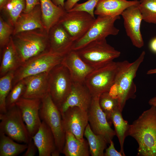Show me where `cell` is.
<instances>
[{
  "mask_svg": "<svg viewBox=\"0 0 156 156\" xmlns=\"http://www.w3.org/2000/svg\"><path fill=\"white\" fill-rule=\"evenodd\" d=\"M111 121L115 128L120 146V152L123 156H125L124 151V144L126 137L128 136L130 125L128 121L124 119L122 112L119 109L115 110L112 114Z\"/></svg>",
  "mask_w": 156,
  "mask_h": 156,
  "instance_id": "26",
  "label": "cell"
},
{
  "mask_svg": "<svg viewBox=\"0 0 156 156\" xmlns=\"http://www.w3.org/2000/svg\"><path fill=\"white\" fill-rule=\"evenodd\" d=\"M75 51L89 65L96 68L118 57L120 52L107 42L106 39L92 41Z\"/></svg>",
  "mask_w": 156,
  "mask_h": 156,
  "instance_id": "6",
  "label": "cell"
},
{
  "mask_svg": "<svg viewBox=\"0 0 156 156\" xmlns=\"http://www.w3.org/2000/svg\"><path fill=\"white\" fill-rule=\"evenodd\" d=\"M0 131L18 142L27 144L30 137L21 112L16 105L0 113Z\"/></svg>",
  "mask_w": 156,
  "mask_h": 156,
  "instance_id": "9",
  "label": "cell"
},
{
  "mask_svg": "<svg viewBox=\"0 0 156 156\" xmlns=\"http://www.w3.org/2000/svg\"><path fill=\"white\" fill-rule=\"evenodd\" d=\"M130 63L127 60L112 61L91 72L84 83L93 97H99L102 93L109 92L117 78Z\"/></svg>",
  "mask_w": 156,
  "mask_h": 156,
  "instance_id": "2",
  "label": "cell"
},
{
  "mask_svg": "<svg viewBox=\"0 0 156 156\" xmlns=\"http://www.w3.org/2000/svg\"><path fill=\"white\" fill-rule=\"evenodd\" d=\"M99 0H89L80 4L77 3L69 11H82L86 12L95 17L94 11L96 5Z\"/></svg>",
  "mask_w": 156,
  "mask_h": 156,
  "instance_id": "35",
  "label": "cell"
},
{
  "mask_svg": "<svg viewBox=\"0 0 156 156\" xmlns=\"http://www.w3.org/2000/svg\"><path fill=\"white\" fill-rule=\"evenodd\" d=\"M26 88L23 79L20 81L12 87L6 99L7 110L16 105V102L23 96Z\"/></svg>",
  "mask_w": 156,
  "mask_h": 156,
  "instance_id": "33",
  "label": "cell"
},
{
  "mask_svg": "<svg viewBox=\"0 0 156 156\" xmlns=\"http://www.w3.org/2000/svg\"><path fill=\"white\" fill-rule=\"evenodd\" d=\"M93 97L84 82H73L71 90L66 100L58 108L61 114L68 108L77 107L88 112Z\"/></svg>",
  "mask_w": 156,
  "mask_h": 156,
  "instance_id": "16",
  "label": "cell"
},
{
  "mask_svg": "<svg viewBox=\"0 0 156 156\" xmlns=\"http://www.w3.org/2000/svg\"><path fill=\"white\" fill-rule=\"evenodd\" d=\"M80 0H67L64 2V8L66 12L71 10Z\"/></svg>",
  "mask_w": 156,
  "mask_h": 156,
  "instance_id": "39",
  "label": "cell"
},
{
  "mask_svg": "<svg viewBox=\"0 0 156 156\" xmlns=\"http://www.w3.org/2000/svg\"><path fill=\"white\" fill-rule=\"evenodd\" d=\"M0 77L8 72L16 71L22 62L14 44L12 36L8 43L1 50Z\"/></svg>",
  "mask_w": 156,
  "mask_h": 156,
  "instance_id": "24",
  "label": "cell"
},
{
  "mask_svg": "<svg viewBox=\"0 0 156 156\" xmlns=\"http://www.w3.org/2000/svg\"><path fill=\"white\" fill-rule=\"evenodd\" d=\"M84 136L88 142L90 154L92 156H104L107 142L102 136L95 134L88 123L84 131Z\"/></svg>",
  "mask_w": 156,
  "mask_h": 156,
  "instance_id": "27",
  "label": "cell"
},
{
  "mask_svg": "<svg viewBox=\"0 0 156 156\" xmlns=\"http://www.w3.org/2000/svg\"><path fill=\"white\" fill-rule=\"evenodd\" d=\"M64 56L49 50L28 60L14 71L12 87L26 77L49 72L62 63Z\"/></svg>",
  "mask_w": 156,
  "mask_h": 156,
  "instance_id": "5",
  "label": "cell"
},
{
  "mask_svg": "<svg viewBox=\"0 0 156 156\" xmlns=\"http://www.w3.org/2000/svg\"><path fill=\"white\" fill-rule=\"evenodd\" d=\"M120 18V16L98 15L86 34L74 42L72 50H77L92 41L106 39L109 35H117L119 30L115 26L114 24Z\"/></svg>",
  "mask_w": 156,
  "mask_h": 156,
  "instance_id": "10",
  "label": "cell"
},
{
  "mask_svg": "<svg viewBox=\"0 0 156 156\" xmlns=\"http://www.w3.org/2000/svg\"><path fill=\"white\" fill-rule=\"evenodd\" d=\"M26 7L23 12H29L36 5L40 4V0H26Z\"/></svg>",
  "mask_w": 156,
  "mask_h": 156,
  "instance_id": "38",
  "label": "cell"
},
{
  "mask_svg": "<svg viewBox=\"0 0 156 156\" xmlns=\"http://www.w3.org/2000/svg\"><path fill=\"white\" fill-rule=\"evenodd\" d=\"M40 2L43 24L48 33L66 12L64 8L55 4L51 0H40Z\"/></svg>",
  "mask_w": 156,
  "mask_h": 156,
  "instance_id": "23",
  "label": "cell"
},
{
  "mask_svg": "<svg viewBox=\"0 0 156 156\" xmlns=\"http://www.w3.org/2000/svg\"><path fill=\"white\" fill-rule=\"evenodd\" d=\"M145 55V52L142 51L135 61L130 63L120 75L108 92L111 96L118 100L119 108L121 112L127 101L130 99H134L136 97V87L133 80Z\"/></svg>",
  "mask_w": 156,
  "mask_h": 156,
  "instance_id": "4",
  "label": "cell"
},
{
  "mask_svg": "<svg viewBox=\"0 0 156 156\" xmlns=\"http://www.w3.org/2000/svg\"><path fill=\"white\" fill-rule=\"evenodd\" d=\"M41 103L40 99L22 97L16 104L21 112L31 137L37 131L42 122L39 114Z\"/></svg>",
  "mask_w": 156,
  "mask_h": 156,
  "instance_id": "13",
  "label": "cell"
},
{
  "mask_svg": "<svg viewBox=\"0 0 156 156\" xmlns=\"http://www.w3.org/2000/svg\"><path fill=\"white\" fill-rule=\"evenodd\" d=\"M99 97H93L88 111L89 124L91 129L95 134L101 135L109 144L115 135V132L111 127L106 116L101 109Z\"/></svg>",
  "mask_w": 156,
  "mask_h": 156,
  "instance_id": "12",
  "label": "cell"
},
{
  "mask_svg": "<svg viewBox=\"0 0 156 156\" xmlns=\"http://www.w3.org/2000/svg\"><path fill=\"white\" fill-rule=\"evenodd\" d=\"M109 147L105 149L104 156H123L120 152H118L115 149L113 142L111 141Z\"/></svg>",
  "mask_w": 156,
  "mask_h": 156,
  "instance_id": "37",
  "label": "cell"
},
{
  "mask_svg": "<svg viewBox=\"0 0 156 156\" xmlns=\"http://www.w3.org/2000/svg\"><path fill=\"white\" fill-rule=\"evenodd\" d=\"M62 116L65 132H70L78 139H83L84 131L89 123L88 112L73 107L68 108Z\"/></svg>",
  "mask_w": 156,
  "mask_h": 156,
  "instance_id": "14",
  "label": "cell"
},
{
  "mask_svg": "<svg viewBox=\"0 0 156 156\" xmlns=\"http://www.w3.org/2000/svg\"><path fill=\"white\" fill-rule=\"evenodd\" d=\"M14 71L10 72L0 78V113L6 112V98L12 88Z\"/></svg>",
  "mask_w": 156,
  "mask_h": 156,
  "instance_id": "30",
  "label": "cell"
},
{
  "mask_svg": "<svg viewBox=\"0 0 156 156\" xmlns=\"http://www.w3.org/2000/svg\"><path fill=\"white\" fill-rule=\"evenodd\" d=\"M150 47L151 51L156 53V37L153 38L150 43Z\"/></svg>",
  "mask_w": 156,
  "mask_h": 156,
  "instance_id": "40",
  "label": "cell"
},
{
  "mask_svg": "<svg viewBox=\"0 0 156 156\" xmlns=\"http://www.w3.org/2000/svg\"><path fill=\"white\" fill-rule=\"evenodd\" d=\"M39 114L42 121L50 128L57 148L62 153L65 143L66 132L63 126L61 113L49 94L41 99Z\"/></svg>",
  "mask_w": 156,
  "mask_h": 156,
  "instance_id": "7",
  "label": "cell"
},
{
  "mask_svg": "<svg viewBox=\"0 0 156 156\" xmlns=\"http://www.w3.org/2000/svg\"><path fill=\"white\" fill-rule=\"evenodd\" d=\"M61 63L68 69L73 82H84L95 68L87 64L75 51L72 50L64 55Z\"/></svg>",
  "mask_w": 156,
  "mask_h": 156,
  "instance_id": "18",
  "label": "cell"
},
{
  "mask_svg": "<svg viewBox=\"0 0 156 156\" xmlns=\"http://www.w3.org/2000/svg\"><path fill=\"white\" fill-rule=\"evenodd\" d=\"M31 138L37 148L39 156H51L57 149L50 128L43 121L37 131Z\"/></svg>",
  "mask_w": 156,
  "mask_h": 156,
  "instance_id": "21",
  "label": "cell"
},
{
  "mask_svg": "<svg viewBox=\"0 0 156 156\" xmlns=\"http://www.w3.org/2000/svg\"><path fill=\"white\" fill-rule=\"evenodd\" d=\"M138 5L128 7L121 15L127 36L134 46L140 48L143 46L144 42L140 30L143 18Z\"/></svg>",
  "mask_w": 156,
  "mask_h": 156,
  "instance_id": "15",
  "label": "cell"
},
{
  "mask_svg": "<svg viewBox=\"0 0 156 156\" xmlns=\"http://www.w3.org/2000/svg\"><path fill=\"white\" fill-rule=\"evenodd\" d=\"M12 37L22 64L50 50L48 33L45 30L37 29L21 32Z\"/></svg>",
  "mask_w": 156,
  "mask_h": 156,
  "instance_id": "3",
  "label": "cell"
},
{
  "mask_svg": "<svg viewBox=\"0 0 156 156\" xmlns=\"http://www.w3.org/2000/svg\"><path fill=\"white\" fill-rule=\"evenodd\" d=\"M129 135L137 142L138 156H156V107L151 106L130 125Z\"/></svg>",
  "mask_w": 156,
  "mask_h": 156,
  "instance_id": "1",
  "label": "cell"
},
{
  "mask_svg": "<svg viewBox=\"0 0 156 156\" xmlns=\"http://www.w3.org/2000/svg\"><path fill=\"white\" fill-rule=\"evenodd\" d=\"M139 3L138 0H99L96 5L94 14L98 16H120L128 7Z\"/></svg>",
  "mask_w": 156,
  "mask_h": 156,
  "instance_id": "22",
  "label": "cell"
},
{
  "mask_svg": "<svg viewBox=\"0 0 156 156\" xmlns=\"http://www.w3.org/2000/svg\"><path fill=\"white\" fill-rule=\"evenodd\" d=\"M0 131V156H16L26 150L27 144H21Z\"/></svg>",
  "mask_w": 156,
  "mask_h": 156,
  "instance_id": "29",
  "label": "cell"
},
{
  "mask_svg": "<svg viewBox=\"0 0 156 156\" xmlns=\"http://www.w3.org/2000/svg\"><path fill=\"white\" fill-rule=\"evenodd\" d=\"M9 0H0V10H1L7 4Z\"/></svg>",
  "mask_w": 156,
  "mask_h": 156,
  "instance_id": "43",
  "label": "cell"
},
{
  "mask_svg": "<svg viewBox=\"0 0 156 156\" xmlns=\"http://www.w3.org/2000/svg\"><path fill=\"white\" fill-rule=\"evenodd\" d=\"M14 31V27L0 16V48L1 51L9 42Z\"/></svg>",
  "mask_w": 156,
  "mask_h": 156,
  "instance_id": "34",
  "label": "cell"
},
{
  "mask_svg": "<svg viewBox=\"0 0 156 156\" xmlns=\"http://www.w3.org/2000/svg\"><path fill=\"white\" fill-rule=\"evenodd\" d=\"M100 107L105 114L107 120L111 125V116L112 113L115 110L119 109V103L118 100L113 98L109 94L108 92L101 94L99 98Z\"/></svg>",
  "mask_w": 156,
  "mask_h": 156,
  "instance_id": "32",
  "label": "cell"
},
{
  "mask_svg": "<svg viewBox=\"0 0 156 156\" xmlns=\"http://www.w3.org/2000/svg\"><path fill=\"white\" fill-rule=\"evenodd\" d=\"M95 18L85 11H71L66 12L58 23L63 26L75 42L86 34Z\"/></svg>",
  "mask_w": 156,
  "mask_h": 156,
  "instance_id": "11",
  "label": "cell"
},
{
  "mask_svg": "<svg viewBox=\"0 0 156 156\" xmlns=\"http://www.w3.org/2000/svg\"><path fill=\"white\" fill-rule=\"evenodd\" d=\"M48 72H44L23 79L26 88L22 97L42 99L48 94Z\"/></svg>",
  "mask_w": 156,
  "mask_h": 156,
  "instance_id": "19",
  "label": "cell"
},
{
  "mask_svg": "<svg viewBox=\"0 0 156 156\" xmlns=\"http://www.w3.org/2000/svg\"><path fill=\"white\" fill-rule=\"evenodd\" d=\"M73 82L68 69L61 63L48 72L49 94L58 108L70 93Z\"/></svg>",
  "mask_w": 156,
  "mask_h": 156,
  "instance_id": "8",
  "label": "cell"
},
{
  "mask_svg": "<svg viewBox=\"0 0 156 156\" xmlns=\"http://www.w3.org/2000/svg\"><path fill=\"white\" fill-rule=\"evenodd\" d=\"M53 3L56 5L60 6L64 8V0H51Z\"/></svg>",
  "mask_w": 156,
  "mask_h": 156,
  "instance_id": "41",
  "label": "cell"
},
{
  "mask_svg": "<svg viewBox=\"0 0 156 156\" xmlns=\"http://www.w3.org/2000/svg\"><path fill=\"white\" fill-rule=\"evenodd\" d=\"M50 50L64 55L72 50L74 43L64 27L58 23L53 26L48 33Z\"/></svg>",
  "mask_w": 156,
  "mask_h": 156,
  "instance_id": "17",
  "label": "cell"
},
{
  "mask_svg": "<svg viewBox=\"0 0 156 156\" xmlns=\"http://www.w3.org/2000/svg\"><path fill=\"white\" fill-rule=\"evenodd\" d=\"M37 29L45 30L42 21L40 4L36 5L29 12H23L20 14L14 27L12 36L20 32Z\"/></svg>",
  "mask_w": 156,
  "mask_h": 156,
  "instance_id": "20",
  "label": "cell"
},
{
  "mask_svg": "<svg viewBox=\"0 0 156 156\" xmlns=\"http://www.w3.org/2000/svg\"><path fill=\"white\" fill-rule=\"evenodd\" d=\"M148 104L151 106L156 107V95L151 99L148 101Z\"/></svg>",
  "mask_w": 156,
  "mask_h": 156,
  "instance_id": "42",
  "label": "cell"
},
{
  "mask_svg": "<svg viewBox=\"0 0 156 156\" xmlns=\"http://www.w3.org/2000/svg\"><path fill=\"white\" fill-rule=\"evenodd\" d=\"M148 75H151L156 74V68L151 69L148 70L146 73Z\"/></svg>",
  "mask_w": 156,
  "mask_h": 156,
  "instance_id": "44",
  "label": "cell"
},
{
  "mask_svg": "<svg viewBox=\"0 0 156 156\" xmlns=\"http://www.w3.org/2000/svg\"><path fill=\"white\" fill-rule=\"evenodd\" d=\"M26 7V0H9L0 10L3 18L13 27Z\"/></svg>",
  "mask_w": 156,
  "mask_h": 156,
  "instance_id": "28",
  "label": "cell"
},
{
  "mask_svg": "<svg viewBox=\"0 0 156 156\" xmlns=\"http://www.w3.org/2000/svg\"><path fill=\"white\" fill-rule=\"evenodd\" d=\"M27 147L23 156H34L35 155L37 148L35 144L31 137H30L27 144Z\"/></svg>",
  "mask_w": 156,
  "mask_h": 156,
  "instance_id": "36",
  "label": "cell"
},
{
  "mask_svg": "<svg viewBox=\"0 0 156 156\" xmlns=\"http://www.w3.org/2000/svg\"><path fill=\"white\" fill-rule=\"evenodd\" d=\"M62 153L66 156H89L90 154L88 142L84 139L79 140L70 132H66Z\"/></svg>",
  "mask_w": 156,
  "mask_h": 156,
  "instance_id": "25",
  "label": "cell"
},
{
  "mask_svg": "<svg viewBox=\"0 0 156 156\" xmlns=\"http://www.w3.org/2000/svg\"><path fill=\"white\" fill-rule=\"evenodd\" d=\"M138 6L143 20L156 24V0H140Z\"/></svg>",
  "mask_w": 156,
  "mask_h": 156,
  "instance_id": "31",
  "label": "cell"
}]
</instances>
